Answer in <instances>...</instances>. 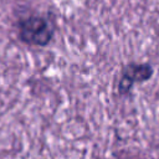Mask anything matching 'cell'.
I'll use <instances>...</instances> for the list:
<instances>
[{
    "instance_id": "6da1fadb",
    "label": "cell",
    "mask_w": 159,
    "mask_h": 159,
    "mask_svg": "<svg viewBox=\"0 0 159 159\" xmlns=\"http://www.w3.org/2000/svg\"><path fill=\"white\" fill-rule=\"evenodd\" d=\"M16 27L20 41L29 46L45 47L52 41L55 35L53 21L41 14H31L20 19Z\"/></svg>"
},
{
    "instance_id": "7a4b0ae2",
    "label": "cell",
    "mask_w": 159,
    "mask_h": 159,
    "mask_svg": "<svg viewBox=\"0 0 159 159\" xmlns=\"http://www.w3.org/2000/svg\"><path fill=\"white\" fill-rule=\"evenodd\" d=\"M154 75V68L148 62H129L123 70L120 78L117 84V91L119 94L125 96L130 93L134 84L148 82Z\"/></svg>"
}]
</instances>
